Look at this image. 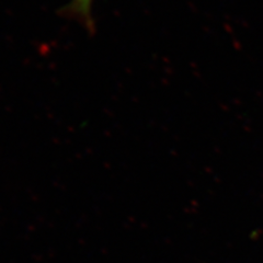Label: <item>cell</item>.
I'll return each mask as SVG.
<instances>
[{"mask_svg": "<svg viewBox=\"0 0 263 263\" xmlns=\"http://www.w3.org/2000/svg\"><path fill=\"white\" fill-rule=\"evenodd\" d=\"M93 0H71L69 5L65 8V12L70 18H75L84 26L91 29L93 27L91 8Z\"/></svg>", "mask_w": 263, "mask_h": 263, "instance_id": "6da1fadb", "label": "cell"}]
</instances>
